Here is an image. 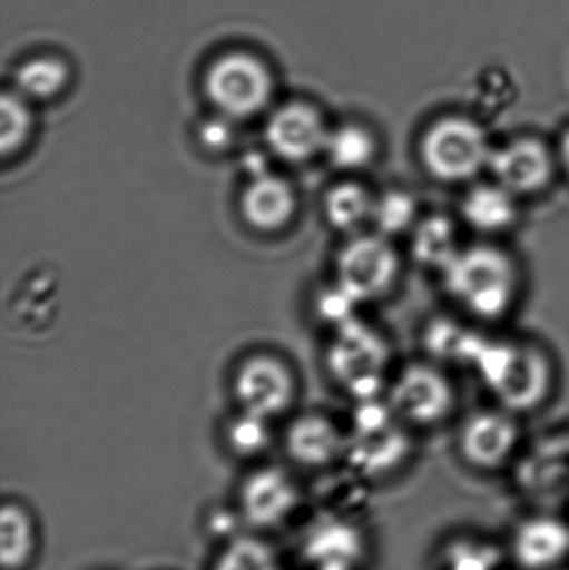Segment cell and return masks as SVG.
<instances>
[{
    "instance_id": "obj_3",
    "label": "cell",
    "mask_w": 569,
    "mask_h": 570,
    "mask_svg": "<svg viewBox=\"0 0 569 570\" xmlns=\"http://www.w3.org/2000/svg\"><path fill=\"white\" fill-rule=\"evenodd\" d=\"M490 137L468 117H444L424 132L421 163L433 179L448 184L473 180L490 166Z\"/></svg>"
},
{
    "instance_id": "obj_24",
    "label": "cell",
    "mask_w": 569,
    "mask_h": 570,
    "mask_svg": "<svg viewBox=\"0 0 569 570\" xmlns=\"http://www.w3.org/2000/svg\"><path fill=\"white\" fill-rule=\"evenodd\" d=\"M30 100L16 89L3 90L0 100V153L16 156L29 142L33 132V112Z\"/></svg>"
},
{
    "instance_id": "obj_23",
    "label": "cell",
    "mask_w": 569,
    "mask_h": 570,
    "mask_svg": "<svg viewBox=\"0 0 569 570\" xmlns=\"http://www.w3.org/2000/svg\"><path fill=\"white\" fill-rule=\"evenodd\" d=\"M330 163L344 173H357L366 169L376 159V137L356 124L331 129L324 149Z\"/></svg>"
},
{
    "instance_id": "obj_5",
    "label": "cell",
    "mask_w": 569,
    "mask_h": 570,
    "mask_svg": "<svg viewBox=\"0 0 569 570\" xmlns=\"http://www.w3.org/2000/svg\"><path fill=\"white\" fill-rule=\"evenodd\" d=\"M401 273V261L390 237L356 234L336 259L337 285L363 304L390 294Z\"/></svg>"
},
{
    "instance_id": "obj_20",
    "label": "cell",
    "mask_w": 569,
    "mask_h": 570,
    "mask_svg": "<svg viewBox=\"0 0 569 570\" xmlns=\"http://www.w3.org/2000/svg\"><path fill=\"white\" fill-rule=\"evenodd\" d=\"M376 197L357 183L334 186L324 199L327 223L337 233L356 236L373 220Z\"/></svg>"
},
{
    "instance_id": "obj_16",
    "label": "cell",
    "mask_w": 569,
    "mask_h": 570,
    "mask_svg": "<svg viewBox=\"0 0 569 570\" xmlns=\"http://www.w3.org/2000/svg\"><path fill=\"white\" fill-rule=\"evenodd\" d=\"M347 439L334 422L311 414L296 419L286 432V451L300 465L323 469L346 452Z\"/></svg>"
},
{
    "instance_id": "obj_21",
    "label": "cell",
    "mask_w": 569,
    "mask_h": 570,
    "mask_svg": "<svg viewBox=\"0 0 569 570\" xmlns=\"http://www.w3.org/2000/svg\"><path fill=\"white\" fill-rule=\"evenodd\" d=\"M460 249L457 227L448 217L436 214L418 220L414 226L411 254L418 264L426 269L443 273L444 267L453 261Z\"/></svg>"
},
{
    "instance_id": "obj_15",
    "label": "cell",
    "mask_w": 569,
    "mask_h": 570,
    "mask_svg": "<svg viewBox=\"0 0 569 570\" xmlns=\"http://www.w3.org/2000/svg\"><path fill=\"white\" fill-rule=\"evenodd\" d=\"M241 214L253 229L276 233L293 220L297 209L296 193L283 177L266 173L251 177L241 194Z\"/></svg>"
},
{
    "instance_id": "obj_10",
    "label": "cell",
    "mask_w": 569,
    "mask_h": 570,
    "mask_svg": "<svg viewBox=\"0 0 569 570\" xmlns=\"http://www.w3.org/2000/svg\"><path fill=\"white\" fill-rule=\"evenodd\" d=\"M494 183L517 197L533 196L550 186L555 157L537 137H520L494 147L488 166Z\"/></svg>"
},
{
    "instance_id": "obj_27",
    "label": "cell",
    "mask_w": 569,
    "mask_h": 570,
    "mask_svg": "<svg viewBox=\"0 0 569 570\" xmlns=\"http://www.w3.org/2000/svg\"><path fill=\"white\" fill-rule=\"evenodd\" d=\"M267 422H269L267 419L241 411V414L227 424V448L241 458H254L261 454L271 442Z\"/></svg>"
},
{
    "instance_id": "obj_25",
    "label": "cell",
    "mask_w": 569,
    "mask_h": 570,
    "mask_svg": "<svg viewBox=\"0 0 569 570\" xmlns=\"http://www.w3.org/2000/svg\"><path fill=\"white\" fill-rule=\"evenodd\" d=\"M371 224L384 237L400 236L413 230L418 224L416 199L406 190H387L383 196L376 197Z\"/></svg>"
},
{
    "instance_id": "obj_17",
    "label": "cell",
    "mask_w": 569,
    "mask_h": 570,
    "mask_svg": "<svg viewBox=\"0 0 569 570\" xmlns=\"http://www.w3.org/2000/svg\"><path fill=\"white\" fill-rule=\"evenodd\" d=\"M461 219L470 229L487 236L507 233L517 224L518 197L498 183L471 187L460 204Z\"/></svg>"
},
{
    "instance_id": "obj_28",
    "label": "cell",
    "mask_w": 569,
    "mask_h": 570,
    "mask_svg": "<svg viewBox=\"0 0 569 570\" xmlns=\"http://www.w3.org/2000/svg\"><path fill=\"white\" fill-rule=\"evenodd\" d=\"M197 140L207 153H227L236 142L234 119L217 112V117L203 120L197 129Z\"/></svg>"
},
{
    "instance_id": "obj_2",
    "label": "cell",
    "mask_w": 569,
    "mask_h": 570,
    "mask_svg": "<svg viewBox=\"0 0 569 570\" xmlns=\"http://www.w3.org/2000/svg\"><path fill=\"white\" fill-rule=\"evenodd\" d=\"M498 404L511 414L534 411L550 397L553 365L531 344H484L477 361Z\"/></svg>"
},
{
    "instance_id": "obj_8",
    "label": "cell",
    "mask_w": 569,
    "mask_h": 570,
    "mask_svg": "<svg viewBox=\"0 0 569 570\" xmlns=\"http://www.w3.org/2000/svg\"><path fill=\"white\" fill-rule=\"evenodd\" d=\"M234 394L241 411L271 421L293 404L296 384L283 361L273 355H256L237 371Z\"/></svg>"
},
{
    "instance_id": "obj_13",
    "label": "cell",
    "mask_w": 569,
    "mask_h": 570,
    "mask_svg": "<svg viewBox=\"0 0 569 570\" xmlns=\"http://www.w3.org/2000/svg\"><path fill=\"white\" fill-rule=\"evenodd\" d=\"M390 419L371 407H363L357 414L356 429L346 442L344 455L361 474L390 471L406 454V441L390 428Z\"/></svg>"
},
{
    "instance_id": "obj_4",
    "label": "cell",
    "mask_w": 569,
    "mask_h": 570,
    "mask_svg": "<svg viewBox=\"0 0 569 570\" xmlns=\"http://www.w3.org/2000/svg\"><path fill=\"white\" fill-rule=\"evenodd\" d=\"M204 90L217 112L234 120L247 119L269 106L274 79L259 57L229 52L210 63L204 76Z\"/></svg>"
},
{
    "instance_id": "obj_9",
    "label": "cell",
    "mask_w": 569,
    "mask_h": 570,
    "mask_svg": "<svg viewBox=\"0 0 569 570\" xmlns=\"http://www.w3.org/2000/svg\"><path fill=\"white\" fill-rule=\"evenodd\" d=\"M331 129L316 107L290 102L279 107L266 124L271 153L286 163H307L324 154Z\"/></svg>"
},
{
    "instance_id": "obj_14",
    "label": "cell",
    "mask_w": 569,
    "mask_h": 570,
    "mask_svg": "<svg viewBox=\"0 0 569 570\" xmlns=\"http://www.w3.org/2000/svg\"><path fill=\"white\" fill-rule=\"evenodd\" d=\"M511 554L524 570H551L569 558V524L555 515H531L514 529Z\"/></svg>"
},
{
    "instance_id": "obj_18",
    "label": "cell",
    "mask_w": 569,
    "mask_h": 570,
    "mask_svg": "<svg viewBox=\"0 0 569 570\" xmlns=\"http://www.w3.org/2000/svg\"><path fill=\"white\" fill-rule=\"evenodd\" d=\"M363 554V539L347 521L331 518L304 546V556L317 570H353Z\"/></svg>"
},
{
    "instance_id": "obj_11",
    "label": "cell",
    "mask_w": 569,
    "mask_h": 570,
    "mask_svg": "<svg viewBox=\"0 0 569 570\" xmlns=\"http://www.w3.org/2000/svg\"><path fill=\"white\" fill-rule=\"evenodd\" d=\"M520 442V428L511 412L481 411L470 415L458 438L467 464L478 471H498L508 464Z\"/></svg>"
},
{
    "instance_id": "obj_1",
    "label": "cell",
    "mask_w": 569,
    "mask_h": 570,
    "mask_svg": "<svg viewBox=\"0 0 569 570\" xmlns=\"http://www.w3.org/2000/svg\"><path fill=\"white\" fill-rule=\"evenodd\" d=\"M441 277L450 297L483 321L504 317L520 291V271L513 257L488 244L461 247Z\"/></svg>"
},
{
    "instance_id": "obj_12",
    "label": "cell",
    "mask_w": 569,
    "mask_h": 570,
    "mask_svg": "<svg viewBox=\"0 0 569 570\" xmlns=\"http://www.w3.org/2000/svg\"><path fill=\"white\" fill-rule=\"evenodd\" d=\"M300 501V489L286 471L257 469L241 485L239 515L253 528H276L294 514Z\"/></svg>"
},
{
    "instance_id": "obj_6",
    "label": "cell",
    "mask_w": 569,
    "mask_h": 570,
    "mask_svg": "<svg viewBox=\"0 0 569 570\" xmlns=\"http://www.w3.org/2000/svg\"><path fill=\"white\" fill-rule=\"evenodd\" d=\"M387 362L390 347L383 335L356 321L337 327L330 348L331 371L361 402L376 395Z\"/></svg>"
},
{
    "instance_id": "obj_26",
    "label": "cell",
    "mask_w": 569,
    "mask_h": 570,
    "mask_svg": "<svg viewBox=\"0 0 569 570\" xmlns=\"http://www.w3.org/2000/svg\"><path fill=\"white\" fill-rule=\"evenodd\" d=\"M213 570H281L273 549L256 538L230 539Z\"/></svg>"
},
{
    "instance_id": "obj_19",
    "label": "cell",
    "mask_w": 569,
    "mask_h": 570,
    "mask_svg": "<svg viewBox=\"0 0 569 570\" xmlns=\"http://www.w3.org/2000/svg\"><path fill=\"white\" fill-rule=\"evenodd\" d=\"M37 531L32 515L16 502L0 509V568L20 570L36 552Z\"/></svg>"
},
{
    "instance_id": "obj_29",
    "label": "cell",
    "mask_w": 569,
    "mask_h": 570,
    "mask_svg": "<svg viewBox=\"0 0 569 570\" xmlns=\"http://www.w3.org/2000/svg\"><path fill=\"white\" fill-rule=\"evenodd\" d=\"M558 156H560L561 166H563L565 173H567L569 177V130L561 137Z\"/></svg>"
},
{
    "instance_id": "obj_7",
    "label": "cell",
    "mask_w": 569,
    "mask_h": 570,
    "mask_svg": "<svg viewBox=\"0 0 569 570\" xmlns=\"http://www.w3.org/2000/svg\"><path fill=\"white\" fill-rule=\"evenodd\" d=\"M387 405L401 421L430 428L450 417L457 394L450 379L436 367L413 364L391 384Z\"/></svg>"
},
{
    "instance_id": "obj_22",
    "label": "cell",
    "mask_w": 569,
    "mask_h": 570,
    "mask_svg": "<svg viewBox=\"0 0 569 570\" xmlns=\"http://www.w3.org/2000/svg\"><path fill=\"white\" fill-rule=\"evenodd\" d=\"M69 66L60 57L39 56L26 60L13 76V87L30 102H47L69 86Z\"/></svg>"
}]
</instances>
